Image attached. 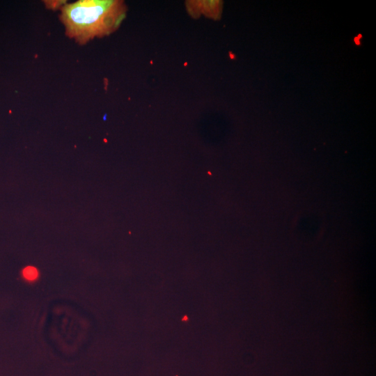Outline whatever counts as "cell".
<instances>
[{
	"label": "cell",
	"instance_id": "1",
	"mask_svg": "<svg viewBox=\"0 0 376 376\" xmlns=\"http://www.w3.org/2000/svg\"><path fill=\"white\" fill-rule=\"evenodd\" d=\"M125 13V6L118 1L84 0L66 4L61 19L69 37L83 43L114 31Z\"/></svg>",
	"mask_w": 376,
	"mask_h": 376
},
{
	"label": "cell",
	"instance_id": "2",
	"mask_svg": "<svg viewBox=\"0 0 376 376\" xmlns=\"http://www.w3.org/2000/svg\"><path fill=\"white\" fill-rule=\"evenodd\" d=\"M192 5H194V7L191 8H194L195 10L215 18L220 15L221 10V2L217 1H194Z\"/></svg>",
	"mask_w": 376,
	"mask_h": 376
},
{
	"label": "cell",
	"instance_id": "3",
	"mask_svg": "<svg viewBox=\"0 0 376 376\" xmlns=\"http://www.w3.org/2000/svg\"><path fill=\"white\" fill-rule=\"evenodd\" d=\"M23 276L28 280H34L38 277V271L33 267H26L22 272Z\"/></svg>",
	"mask_w": 376,
	"mask_h": 376
}]
</instances>
